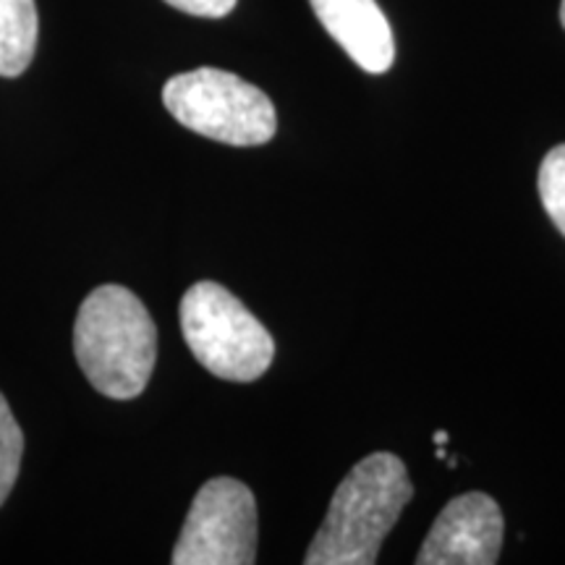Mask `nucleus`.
Listing matches in <instances>:
<instances>
[{
  "instance_id": "f257e3e1",
  "label": "nucleus",
  "mask_w": 565,
  "mask_h": 565,
  "mask_svg": "<svg viewBox=\"0 0 565 565\" xmlns=\"http://www.w3.org/2000/svg\"><path fill=\"white\" fill-rule=\"evenodd\" d=\"M412 498L414 484L398 456L380 450L362 458L338 484L303 563L372 565Z\"/></svg>"
},
{
  "instance_id": "f03ea898",
  "label": "nucleus",
  "mask_w": 565,
  "mask_h": 565,
  "mask_svg": "<svg viewBox=\"0 0 565 565\" xmlns=\"http://www.w3.org/2000/svg\"><path fill=\"white\" fill-rule=\"evenodd\" d=\"M74 353L97 393L131 401L152 377L158 328L137 294L108 282L82 301L74 324Z\"/></svg>"
},
{
  "instance_id": "7ed1b4c3",
  "label": "nucleus",
  "mask_w": 565,
  "mask_h": 565,
  "mask_svg": "<svg viewBox=\"0 0 565 565\" xmlns=\"http://www.w3.org/2000/svg\"><path fill=\"white\" fill-rule=\"evenodd\" d=\"M181 333L204 370L228 383H254L270 370L275 341L221 282H194L181 299Z\"/></svg>"
},
{
  "instance_id": "20e7f679",
  "label": "nucleus",
  "mask_w": 565,
  "mask_h": 565,
  "mask_svg": "<svg viewBox=\"0 0 565 565\" xmlns=\"http://www.w3.org/2000/svg\"><path fill=\"white\" fill-rule=\"evenodd\" d=\"M162 103L189 131L223 145H267L278 129L270 97L231 71L194 68L173 76L162 89Z\"/></svg>"
},
{
  "instance_id": "39448f33",
  "label": "nucleus",
  "mask_w": 565,
  "mask_h": 565,
  "mask_svg": "<svg viewBox=\"0 0 565 565\" xmlns=\"http://www.w3.org/2000/svg\"><path fill=\"white\" fill-rule=\"evenodd\" d=\"M173 565H252L257 561V503L238 479L217 477L196 492L173 547Z\"/></svg>"
},
{
  "instance_id": "423d86ee",
  "label": "nucleus",
  "mask_w": 565,
  "mask_h": 565,
  "mask_svg": "<svg viewBox=\"0 0 565 565\" xmlns=\"http://www.w3.org/2000/svg\"><path fill=\"white\" fill-rule=\"evenodd\" d=\"M505 521L484 492L454 498L437 515L416 555L419 565H492L503 550Z\"/></svg>"
},
{
  "instance_id": "0eeeda50",
  "label": "nucleus",
  "mask_w": 565,
  "mask_h": 565,
  "mask_svg": "<svg viewBox=\"0 0 565 565\" xmlns=\"http://www.w3.org/2000/svg\"><path fill=\"white\" fill-rule=\"evenodd\" d=\"M338 45L366 74H385L395 61V40L377 0H309Z\"/></svg>"
},
{
  "instance_id": "6e6552de",
  "label": "nucleus",
  "mask_w": 565,
  "mask_h": 565,
  "mask_svg": "<svg viewBox=\"0 0 565 565\" xmlns=\"http://www.w3.org/2000/svg\"><path fill=\"white\" fill-rule=\"evenodd\" d=\"M34 0H0V76H21L38 51Z\"/></svg>"
},
{
  "instance_id": "1a4fd4ad",
  "label": "nucleus",
  "mask_w": 565,
  "mask_h": 565,
  "mask_svg": "<svg viewBox=\"0 0 565 565\" xmlns=\"http://www.w3.org/2000/svg\"><path fill=\"white\" fill-rule=\"evenodd\" d=\"M536 186H540V200L545 204L550 221L565 236V145H557L542 160Z\"/></svg>"
},
{
  "instance_id": "9d476101",
  "label": "nucleus",
  "mask_w": 565,
  "mask_h": 565,
  "mask_svg": "<svg viewBox=\"0 0 565 565\" xmlns=\"http://www.w3.org/2000/svg\"><path fill=\"white\" fill-rule=\"evenodd\" d=\"M21 454H24V435L13 419L9 401L0 393V505L6 503L19 477Z\"/></svg>"
},
{
  "instance_id": "9b49d317",
  "label": "nucleus",
  "mask_w": 565,
  "mask_h": 565,
  "mask_svg": "<svg viewBox=\"0 0 565 565\" xmlns=\"http://www.w3.org/2000/svg\"><path fill=\"white\" fill-rule=\"evenodd\" d=\"M166 3L183 13H192V17L221 19L228 17V13L236 9L238 0H166Z\"/></svg>"
},
{
  "instance_id": "f8f14e48",
  "label": "nucleus",
  "mask_w": 565,
  "mask_h": 565,
  "mask_svg": "<svg viewBox=\"0 0 565 565\" xmlns=\"http://www.w3.org/2000/svg\"><path fill=\"white\" fill-rule=\"evenodd\" d=\"M448 433H445V429H440V433H435V445H448Z\"/></svg>"
},
{
  "instance_id": "ddd939ff",
  "label": "nucleus",
  "mask_w": 565,
  "mask_h": 565,
  "mask_svg": "<svg viewBox=\"0 0 565 565\" xmlns=\"http://www.w3.org/2000/svg\"><path fill=\"white\" fill-rule=\"evenodd\" d=\"M561 21H563V26H565V0H563V6H561Z\"/></svg>"
}]
</instances>
